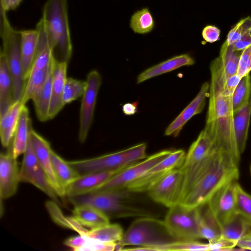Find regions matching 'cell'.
Segmentation results:
<instances>
[{
    "instance_id": "cell-39",
    "label": "cell",
    "mask_w": 251,
    "mask_h": 251,
    "mask_svg": "<svg viewBox=\"0 0 251 251\" xmlns=\"http://www.w3.org/2000/svg\"><path fill=\"white\" fill-rule=\"evenodd\" d=\"M235 208L236 213L251 226V195L238 182L235 186Z\"/></svg>"
},
{
    "instance_id": "cell-35",
    "label": "cell",
    "mask_w": 251,
    "mask_h": 251,
    "mask_svg": "<svg viewBox=\"0 0 251 251\" xmlns=\"http://www.w3.org/2000/svg\"><path fill=\"white\" fill-rule=\"evenodd\" d=\"M251 229L250 224L237 214L232 219L222 227L221 235L238 243Z\"/></svg>"
},
{
    "instance_id": "cell-9",
    "label": "cell",
    "mask_w": 251,
    "mask_h": 251,
    "mask_svg": "<svg viewBox=\"0 0 251 251\" xmlns=\"http://www.w3.org/2000/svg\"><path fill=\"white\" fill-rule=\"evenodd\" d=\"M186 154L182 149L172 150L165 158L129 184L125 189L132 193L148 192L170 172L180 168L184 162Z\"/></svg>"
},
{
    "instance_id": "cell-18",
    "label": "cell",
    "mask_w": 251,
    "mask_h": 251,
    "mask_svg": "<svg viewBox=\"0 0 251 251\" xmlns=\"http://www.w3.org/2000/svg\"><path fill=\"white\" fill-rule=\"evenodd\" d=\"M210 84L204 82L200 91L191 102L182 110L165 130L166 136H177L184 126L194 116L203 110L206 99L209 97Z\"/></svg>"
},
{
    "instance_id": "cell-15",
    "label": "cell",
    "mask_w": 251,
    "mask_h": 251,
    "mask_svg": "<svg viewBox=\"0 0 251 251\" xmlns=\"http://www.w3.org/2000/svg\"><path fill=\"white\" fill-rule=\"evenodd\" d=\"M9 150L0 155V201L14 195L20 180V169L17 158L13 155L11 143Z\"/></svg>"
},
{
    "instance_id": "cell-6",
    "label": "cell",
    "mask_w": 251,
    "mask_h": 251,
    "mask_svg": "<svg viewBox=\"0 0 251 251\" xmlns=\"http://www.w3.org/2000/svg\"><path fill=\"white\" fill-rule=\"evenodd\" d=\"M0 34L2 48L12 77L14 102L21 101L26 83L23 74L21 56V30L11 25L7 12L0 9Z\"/></svg>"
},
{
    "instance_id": "cell-28",
    "label": "cell",
    "mask_w": 251,
    "mask_h": 251,
    "mask_svg": "<svg viewBox=\"0 0 251 251\" xmlns=\"http://www.w3.org/2000/svg\"><path fill=\"white\" fill-rule=\"evenodd\" d=\"M251 116V103L250 101L233 112L235 136L237 148L241 154L246 148Z\"/></svg>"
},
{
    "instance_id": "cell-42",
    "label": "cell",
    "mask_w": 251,
    "mask_h": 251,
    "mask_svg": "<svg viewBox=\"0 0 251 251\" xmlns=\"http://www.w3.org/2000/svg\"><path fill=\"white\" fill-rule=\"evenodd\" d=\"M86 242L78 251H115L117 243H105L86 236Z\"/></svg>"
},
{
    "instance_id": "cell-27",
    "label": "cell",
    "mask_w": 251,
    "mask_h": 251,
    "mask_svg": "<svg viewBox=\"0 0 251 251\" xmlns=\"http://www.w3.org/2000/svg\"><path fill=\"white\" fill-rule=\"evenodd\" d=\"M72 214V216L82 226L91 229L110 224L109 218L104 213L90 206H75Z\"/></svg>"
},
{
    "instance_id": "cell-37",
    "label": "cell",
    "mask_w": 251,
    "mask_h": 251,
    "mask_svg": "<svg viewBox=\"0 0 251 251\" xmlns=\"http://www.w3.org/2000/svg\"><path fill=\"white\" fill-rule=\"evenodd\" d=\"M251 95V77L249 73L242 77L232 94L233 112L250 101Z\"/></svg>"
},
{
    "instance_id": "cell-4",
    "label": "cell",
    "mask_w": 251,
    "mask_h": 251,
    "mask_svg": "<svg viewBox=\"0 0 251 251\" xmlns=\"http://www.w3.org/2000/svg\"><path fill=\"white\" fill-rule=\"evenodd\" d=\"M130 192L126 189L95 191L68 199L74 206H92L104 213L109 219L146 216V212L128 203Z\"/></svg>"
},
{
    "instance_id": "cell-5",
    "label": "cell",
    "mask_w": 251,
    "mask_h": 251,
    "mask_svg": "<svg viewBox=\"0 0 251 251\" xmlns=\"http://www.w3.org/2000/svg\"><path fill=\"white\" fill-rule=\"evenodd\" d=\"M147 144L142 143L117 152L68 163L80 175L125 169L148 156Z\"/></svg>"
},
{
    "instance_id": "cell-51",
    "label": "cell",
    "mask_w": 251,
    "mask_h": 251,
    "mask_svg": "<svg viewBox=\"0 0 251 251\" xmlns=\"http://www.w3.org/2000/svg\"><path fill=\"white\" fill-rule=\"evenodd\" d=\"M137 102L125 103L122 107L123 112L126 115H133L137 111Z\"/></svg>"
},
{
    "instance_id": "cell-17",
    "label": "cell",
    "mask_w": 251,
    "mask_h": 251,
    "mask_svg": "<svg viewBox=\"0 0 251 251\" xmlns=\"http://www.w3.org/2000/svg\"><path fill=\"white\" fill-rule=\"evenodd\" d=\"M29 138L36 157L51 185L60 197L65 196V190L59 183L53 170L50 155L51 148L50 143L32 127L30 129Z\"/></svg>"
},
{
    "instance_id": "cell-49",
    "label": "cell",
    "mask_w": 251,
    "mask_h": 251,
    "mask_svg": "<svg viewBox=\"0 0 251 251\" xmlns=\"http://www.w3.org/2000/svg\"><path fill=\"white\" fill-rule=\"evenodd\" d=\"M241 78L242 77L237 74L233 75L226 79V87L232 94Z\"/></svg>"
},
{
    "instance_id": "cell-33",
    "label": "cell",
    "mask_w": 251,
    "mask_h": 251,
    "mask_svg": "<svg viewBox=\"0 0 251 251\" xmlns=\"http://www.w3.org/2000/svg\"><path fill=\"white\" fill-rule=\"evenodd\" d=\"M124 233L120 225L109 224L91 229L83 235L103 242L117 243L122 238Z\"/></svg>"
},
{
    "instance_id": "cell-29",
    "label": "cell",
    "mask_w": 251,
    "mask_h": 251,
    "mask_svg": "<svg viewBox=\"0 0 251 251\" xmlns=\"http://www.w3.org/2000/svg\"><path fill=\"white\" fill-rule=\"evenodd\" d=\"M56 58L52 54L48 74L40 94L34 102L37 117L41 122L49 120V110L51 94L53 71Z\"/></svg>"
},
{
    "instance_id": "cell-32",
    "label": "cell",
    "mask_w": 251,
    "mask_h": 251,
    "mask_svg": "<svg viewBox=\"0 0 251 251\" xmlns=\"http://www.w3.org/2000/svg\"><path fill=\"white\" fill-rule=\"evenodd\" d=\"M45 207L52 220L58 225L75 231L79 234L84 235L88 231L80 224L73 216H65L59 204L52 200L45 202Z\"/></svg>"
},
{
    "instance_id": "cell-46",
    "label": "cell",
    "mask_w": 251,
    "mask_h": 251,
    "mask_svg": "<svg viewBox=\"0 0 251 251\" xmlns=\"http://www.w3.org/2000/svg\"><path fill=\"white\" fill-rule=\"evenodd\" d=\"M86 242V236L79 234V235L70 237L66 239L63 244L65 246L72 249L74 251H78V250L82 247Z\"/></svg>"
},
{
    "instance_id": "cell-47",
    "label": "cell",
    "mask_w": 251,
    "mask_h": 251,
    "mask_svg": "<svg viewBox=\"0 0 251 251\" xmlns=\"http://www.w3.org/2000/svg\"><path fill=\"white\" fill-rule=\"evenodd\" d=\"M250 45H251V32L248 33L232 44L235 50L240 51H243Z\"/></svg>"
},
{
    "instance_id": "cell-48",
    "label": "cell",
    "mask_w": 251,
    "mask_h": 251,
    "mask_svg": "<svg viewBox=\"0 0 251 251\" xmlns=\"http://www.w3.org/2000/svg\"><path fill=\"white\" fill-rule=\"evenodd\" d=\"M23 0H0V9L7 12L16 9Z\"/></svg>"
},
{
    "instance_id": "cell-13",
    "label": "cell",
    "mask_w": 251,
    "mask_h": 251,
    "mask_svg": "<svg viewBox=\"0 0 251 251\" xmlns=\"http://www.w3.org/2000/svg\"><path fill=\"white\" fill-rule=\"evenodd\" d=\"M87 85L82 96L79 116L78 139L83 144L86 141L94 118L97 95L101 83V77L96 70L87 75Z\"/></svg>"
},
{
    "instance_id": "cell-38",
    "label": "cell",
    "mask_w": 251,
    "mask_h": 251,
    "mask_svg": "<svg viewBox=\"0 0 251 251\" xmlns=\"http://www.w3.org/2000/svg\"><path fill=\"white\" fill-rule=\"evenodd\" d=\"M151 251H209L208 243L205 244L196 241H175L168 244L154 246L151 248Z\"/></svg>"
},
{
    "instance_id": "cell-11",
    "label": "cell",
    "mask_w": 251,
    "mask_h": 251,
    "mask_svg": "<svg viewBox=\"0 0 251 251\" xmlns=\"http://www.w3.org/2000/svg\"><path fill=\"white\" fill-rule=\"evenodd\" d=\"M172 151L164 150L147 156L115 175L93 192L125 189L129 184L163 160Z\"/></svg>"
},
{
    "instance_id": "cell-44",
    "label": "cell",
    "mask_w": 251,
    "mask_h": 251,
    "mask_svg": "<svg viewBox=\"0 0 251 251\" xmlns=\"http://www.w3.org/2000/svg\"><path fill=\"white\" fill-rule=\"evenodd\" d=\"M208 244L209 251H231L237 246V242L221 235L217 239L208 242Z\"/></svg>"
},
{
    "instance_id": "cell-23",
    "label": "cell",
    "mask_w": 251,
    "mask_h": 251,
    "mask_svg": "<svg viewBox=\"0 0 251 251\" xmlns=\"http://www.w3.org/2000/svg\"><path fill=\"white\" fill-rule=\"evenodd\" d=\"M14 103V88L6 56L0 55V117H2Z\"/></svg>"
},
{
    "instance_id": "cell-8",
    "label": "cell",
    "mask_w": 251,
    "mask_h": 251,
    "mask_svg": "<svg viewBox=\"0 0 251 251\" xmlns=\"http://www.w3.org/2000/svg\"><path fill=\"white\" fill-rule=\"evenodd\" d=\"M163 222L169 233L176 241H196L201 239L196 208L188 209L178 204L169 208Z\"/></svg>"
},
{
    "instance_id": "cell-31",
    "label": "cell",
    "mask_w": 251,
    "mask_h": 251,
    "mask_svg": "<svg viewBox=\"0 0 251 251\" xmlns=\"http://www.w3.org/2000/svg\"><path fill=\"white\" fill-rule=\"evenodd\" d=\"M50 158L55 176L62 187L65 188L78 178V173L60 156L51 149Z\"/></svg>"
},
{
    "instance_id": "cell-40",
    "label": "cell",
    "mask_w": 251,
    "mask_h": 251,
    "mask_svg": "<svg viewBox=\"0 0 251 251\" xmlns=\"http://www.w3.org/2000/svg\"><path fill=\"white\" fill-rule=\"evenodd\" d=\"M86 85V81L67 77L64 85L63 96L64 104L70 103L82 96Z\"/></svg>"
},
{
    "instance_id": "cell-1",
    "label": "cell",
    "mask_w": 251,
    "mask_h": 251,
    "mask_svg": "<svg viewBox=\"0 0 251 251\" xmlns=\"http://www.w3.org/2000/svg\"><path fill=\"white\" fill-rule=\"evenodd\" d=\"M210 70L209 105L204 128L213 138L219 149L229 154L239 165L241 154L234 132L232 93L226 87L220 56L211 62Z\"/></svg>"
},
{
    "instance_id": "cell-3",
    "label": "cell",
    "mask_w": 251,
    "mask_h": 251,
    "mask_svg": "<svg viewBox=\"0 0 251 251\" xmlns=\"http://www.w3.org/2000/svg\"><path fill=\"white\" fill-rule=\"evenodd\" d=\"M68 0H47L42 20L49 44L58 61H70L72 44L68 19Z\"/></svg>"
},
{
    "instance_id": "cell-24",
    "label": "cell",
    "mask_w": 251,
    "mask_h": 251,
    "mask_svg": "<svg viewBox=\"0 0 251 251\" xmlns=\"http://www.w3.org/2000/svg\"><path fill=\"white\" fill-rule=\"evenodd\" d=\"M21 56L24 76L27 81L35 58L38 32L37 30H21Z\"/></svg>"
},
{
    "instance_id": "cell-20",
    "label": "cell",
    "mask_w": 251,
    "mask_h": 251,
    "mask_svg": "<svg viewBox=\"0 0 251 251\" xmlns=\"http://www.w3.org/2000/svg\"><path fill=\"white\" fill-rule=\"evenodd\" d=\"M68 63L56 59L52 75L51 94L49 110V120L54 118L64 106L63 96L67 79Z\"/></svg>"
},
{
    "instance_id": "cell-2",
    "label": "cell",
    "mask_w": 251,
    "mask_h": 251,
    "mask_svg": "<svg viewBox=\"0 0 251 251\" xmlns=\"http://www.w3.org/2000/svg\"><path fill=\"white\" fill-rule=\"evenodd\" d=\"M238 167L229 154L222 152L213 164L194 184L180 204L191 209L207 203L223 186L238 179Z\"/></svg>"
},
{
    "instance_id": "cell-41",
    "label": "cell",
    "mask_w": 251,
    "mask_h": 251,
    "mask_svg": "<svg viewBox=\"0 0 251 251\" xmlns=\"http://www.w3.org/2000/svg\"><path fill=\"white\" fill-rule=\"evenodd\" d=\"M251 32V18L248 17L240 20L229 32L226 41L228 45H232L241 37Z\"/></svg>"
},
{
    "instance_id": "cell-50",
    "label": "cell",
    "mask_w": 251,
    "mask_h": 251,
    "mask_svg": "<svg viewBox=\"0 0 251 251\" xmlns=\"http://www.w3.org/2000/svg\"><path fill=\"white\" fill-rule=\"evenodd\" d=\"M237 246L244 250H251V229L238 241Z\"/></svg>"
},
{
    "instance_id": "cell-22",
    "label": "cell",
    "mask_w": 251,
    "mask_h": 251,
    "mask_svg": "<svg viewBox=\"0 0 251 251\" xmlns=\"http://www.w3.org/2000/svg\"><path fill=\"white\" fill-rule=\"evenodd\" d=\"M199 230L201 239L208 242L221 235L222 227L207 203L196 208Z\"/></svg>"
},
{
    "instance_id": "cell-34",
    "label": "cell",
    "mask_w": 251,
    "mask_h": 251,
    "mask_svg": "<svg viewBox=\"0 0 251 251\" xmlns=\"http://www.w3.org/2000/svg\"><path fill=\"white\" fill-rule=\"evenodd\" d=\"M242 52L235 50L233 45H228L226 41L223 44L219 56L226 79L237 74Z\"/></svg>"
},
{
    "instance_id": "cell-52",
    "label": "cell",
    "mask_w": 251,
    "mask_h": 251,
    "mask_svg": "<svg viewBox=\"0 0 251 251\" xmlns=\"http://www.w3.org/2000/svg\"><path fill=\"white\" fill-rule=\"evenodd\" d=\"M250 103H251V98H250Z\"/></svg>"
},
{
    "instance_id": "cell-16",
    "label": "cell",
    "mask_w": 251,
    "mask_h": 251,
    "mask_svg": "<svg viewBox=\"0 0 251 251\" xmlns=\"http://www.w3.org/2000/svg\"><path fill=\"white\" fill-rule=\"evenodd\" d=\"M220 151L213 138L204 128L190 146L180 168L184 175L191 172L215 152Z\"/></svg>"
},
{
    "instance_id": "cell-43",
    "label": "cell",
    "mask_w": 251,
    "mask_h": 251,
    "mask_svg": "<svg viewBox=\"0 0 251 251\" xmlns=\"http://www.w3.org/2000/svg\"><path fill=\"white\" fill-rule=\"evenodd\" d=\"M251 71V45L241 53L237 74L243 77Z\"/></svg>"
},
{
    "instance_id": "cell-10",
    "label": "cell",
    "mask_w": 251,
    "mask_h": 251,
    "mask_svg": "<svg viewBox=\"0 0 251 251\" xmlns=\"http://www.w3.org/2000/svg\"><path fill=\"white\" fill-rule=\"evenodd\" d=\"M20 182L31 184L41 190L51 200L61 205L62 203L33 151L29 138L20 169Z\"/></svg>"
},
{
    "instance_id": "cell-25",
    "label": "cell",
    "mask_w": 251,
    "mask_h": 251,
    "mask_svg": "<svg viewBox=\"0 0 251 251\" xmlns=\"http://www.w3.org/2000/svg\"><path fill=\"white\" fill-rule=\"evenodd\" d=\"M31 123L27 107L24 105L21 110L18 126L11 143L12 153L17 158L27 148Z\"/></svg>"
},
{
    "instance_id": "cell-30",
    "label": "cell",
    "mask_w": 251,
    "mask_h": 251,
    "mask_svg": "<svg viewBox=\"0 0 251 251\" xmlns=\"http://www.w3.org/2000/svg\"><path fill=\"white\" fill-rule=\"evenodd\" d=\"M49 68V65L44 69L30 73L21 100L23 105H25L30 100L33 102L37 100L46 80Z\"/></svg>"
},
{
    "instance_id": "cell-21",
    "label": "cell",
    "mask_w": 251,
    "mask_h": 251,
    "mask_svg": "<svg viewBox=\"0 0 251 251\" xmlns=\"http://www.w3.org/2000/svg\"><path fill=\"white\" fill-rule=\"evenodd\" d=\"M194 63V59L188 54L174 56L144 71L137 76V83L140 84L154 77L183 66L193 65Z\"/></svg>"
},
{
    "instance_id": "cell-45",
    "label": "cell",
    "mask_w": 251,
    "mask_h": 251,
    "mask_svg": "<svg viewBox=\"0 0 251 251\" xmlns=\"http://www.w3.org/2000/svg\"><path fill=\"white\" fill-rule=\"evenodd\" d=\"M220 30L214 25H207L202 31V36L207 42L214 43L219 40Z\"/></svg>"
},
{
    "instance_id": "cell-14",
    "label": "cell",
    "mask_w": 251,
    "mask_h": 251,
    "mask_svg": "<svg viewBox=\"0 0 251 251\" xmlns=\"http://www.w3.org/2000/svg\"><path fill=\"white\" fill-rule=\"evenodd\" d=\"M237 180L225 185L207 202L221 227L236 215L235 208V186Z\"/></svg>"
},
{
    "instance_id": "cell-12",
    "label": "cell",
    "mask_w": 251,
    "mask_h": 251,
    "mask_svg": "<svg viewBox=\"0 0 251 251\" xmlns=\"http://www.w3.org/2000/svg\"><path fill=\"white\" fill-rule=\"evenodd\" d=\"M184 180L183 170L176 169L155 184L148 194L153 201L170 208L180 203Z\"/></svg>"
},
{
    "instance_id": "cell-19",
    "label": "cell",
    "mask_w": 251,
    "mask_h": 251,
    "mask_svg": "<svg viewBox=\"0 0 251 251\" xmlns=\"http://www.w3.org/2000/svg\"><path fill=\"white\" fill-rule=\"evenodd\" d=\"M126 169V168H125ZM124 169L90 173L80 176L65 188V196H77L94 191Z\"/></svg>"
},
{
    "instance_id": "cell-53",
    "label": "cell",
    "mask_w": 251,
    "mask_h": 251,
    "mask_svg": "<svg viewBox=\"0 0 251 251\" xmlns=\"http://www.w3.org/2000/svg\"><path fill=\"white\" fill-rule=\"evenodd\" d=\"M250 171H251V167H250Z\"/></svg>"
},
{
    "instance_id": "cell-26",
    "label": "cell",
    "mask_w": 251,
    "mask_h": 251,
    "mask_svg": "<svg viewBox=\"0 0 251 251\" xmlns=\"http://www.w3.org/2000/svg\"><path fill=\"white\" fill-rule=\"evenodd\" d=\"M24 105L21 101H16L2 117H0V140L4 148L9 147L12 143Z\"/></svg>"
},
{
    "instance_id": "cell-36",
    "label": "cell",
    "mask_w": 251,
    "mask_h": 251,
    "mask_svg": "<svg viewBox=\"0 0 251 251\" xmlns=\"http://www.w3.org/2000/svg\"><path fill=\"white\" fill-rule=\"evenodd\" d=\"M130 27L134 32L139 34L149 33L153 29L154 21L148 8H142L132 15Z\"/></svg>"
},
{
    "instance_id": "cell-7",
    "label": "cell",
    "mask_w": 251,
    "mask_h": 251,
    "mask_svg": "<svg viewBox=\"0 0 251 251\" xmlns=\"http://www.w3.org/2000/svg\"><path fill=\"white\" fill-rule=\"evenodd\" d=\"M175 239L167 231L163 221L143 217L134 221L117 243L116 251H122L126 246L151 247L168 244Z\"/></svg>"
}]
</instances>
